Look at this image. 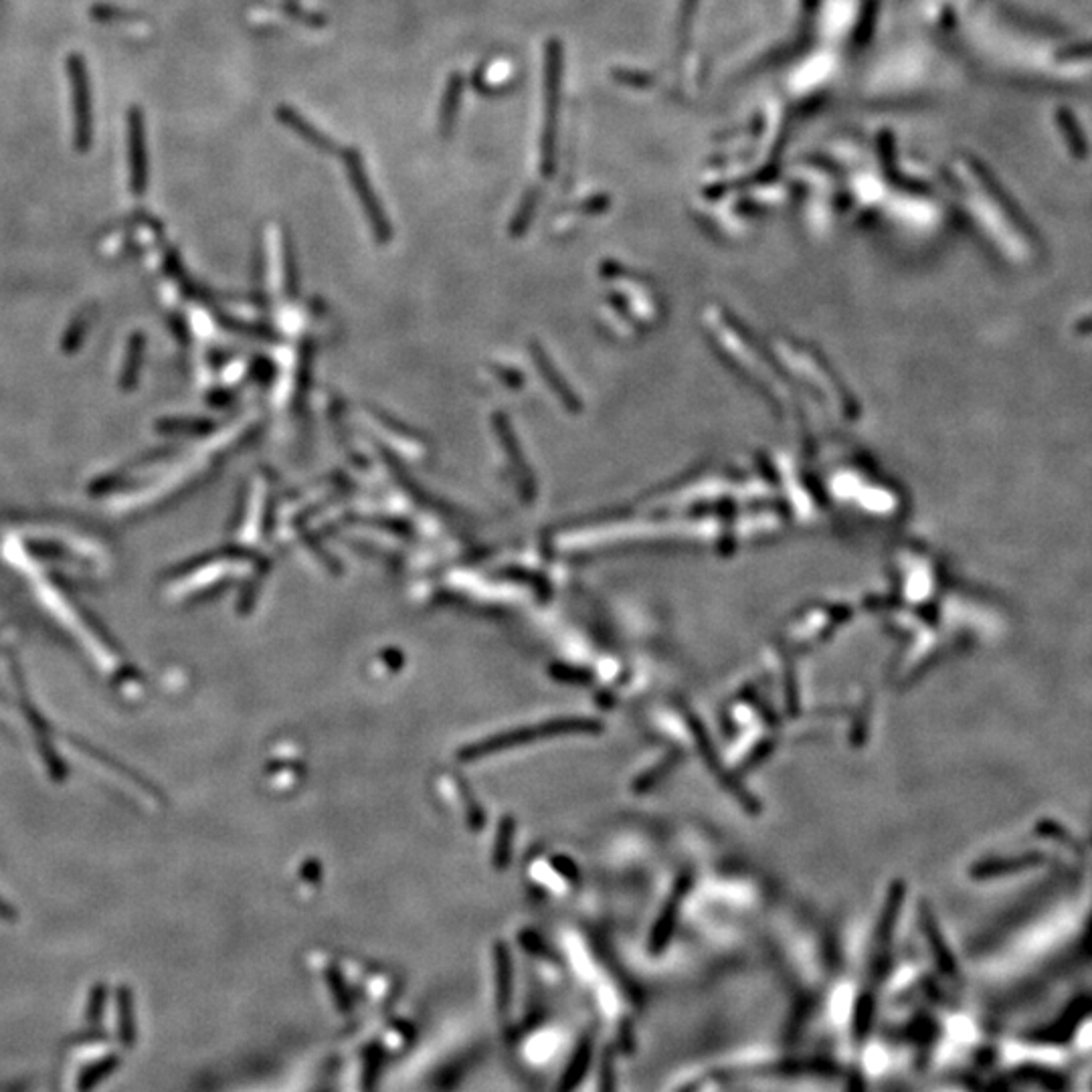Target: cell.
Returning a JSON list of instances; mask_svg holds the SVG:
<instances>
[{
	"label": "cell",
	"mask_w": 1092,
	"mask_h": 1092,
	"mask_svg": "<svg viewBox=\"0 0 1092 1092\" xmlns=\"http://www.w3.org/2000/svg\"><path fill=\"white\" fill-rule=\"evenodd\" d=\"M563 80V45L558 39L544 43V120L540 136V170L549 179L556 166V130Z\"/></svg>",
	"instance_id": "6da1fadb"
},
{
	"label": "cell",
	"mask_w": 1092,
	"mask_h": 1092,
	"mask_svg": "<svg viewBox=\"0 0 1092 1092\" xmlns=\"http://www.w3.org/2000/svg\"><path fill=\"white\" fill-rule=\"evenodd\" d=\"M340 156H342V162H345V168H347L348 182L352 186L358 202H361L363 213H365L367 221L374 233V237L379 239V243L391 241L393 227H391V221L386 218L383 202L379 200L377 191H374V186L368 179L363 154L358 152L356 148H345L340 152Z\"/></svg>",
	"instance_id": "7a4b0ae2"
},
{
	"label": "cell",
	"mask_w": 1092,
	"mask_h": 1092,
	"mask_svg": "<svg viewBox=\"0 0 1092 1092\" xmlns=\"http://www.w3.org/2000/svg\"><path fill=\"white\" fill-rule=\"evenodd\" d=\"M67 73L71 82L73 96V123H75V146L77 150H87L91 144V91L89 73L85 59L82 55H69Z\"/></svg>",
	"instance_id": "3957f363"
},
{
	"label": "cell",
	"mask_w": 1092,
	"mask_h": 1092,
	"mask_svg": "<svg viewBox=\"0 0 1092 1092\" xmlns=\"http://www.w3.org/2000/svg\"><path fill=\"white\" fill-rule=\"evenodd\" d=\"M273 116L275 120L286 126L290 132H293L298 136L302 142H306L308 146H311L314 150L322 152V154H340V146L334 142V140L324 134L318 126H314L300 109H295L290 104H279L273 109Z\"/></svg>",
	"instance_id": "277c9868"
},
{
	"label": "cell",
	"mask_w": 1092,
	"mask_h": 1092,
	"mask_svg": "<svg viewBox=\"0 0 1092 1092\" xmlns=\"http://www.w3.org/2000/svg\"><path fill=\"white\" fill-rule=\"evenodd\" d=\"M128 152L132 170V189L142 193L148 186V148H146V126L140 107H132L128 112Z\"/></svg>",
	"instance_id": "5b68a950"
},
{
	"label": "cell",
	"mask_w": 1092,
	"mask_h": 1092,
	"mask_svg": "<svg viewBox=\"0 0 1092 1092\" xmlns=\"http://www.w3.org/2000/svg\"><path fill=\"white\" fill-rule=\"evenodd\" d=\"M463 89H465L463 73L451 71L447 77L445 89H443V98H442V105H440V120H437V126H440V134L443 138H449L456 130L460 109H461V100H463Z\"/></svg>",
	"instance_id": "8992f818"
},
{
	"label": "cell",
	"mask_w": 1092,
	"mask_h": 1092,
	"mask_svg": "<svg viewBox=\"0 0 1092 1092\" xmlns=\"http://www.w3.org/2000/svg\"><path fill=\"white\" fill-rule=\"evenodd\" d=\"M538 200H540V189H538V186H533V189L526 191V195L522 197L517 213H514L512 221H510V235H512V237L524 235L528 225H530V221H533L535 211H537V207H538Z\"/></svg>",
	"instance_id": "52a82bcc"
},
{
	"label": "cell",
	"mask_w": 1092,
	"mask_h": 1092,
	"mask_svg": "<svg viewBox=\"0 0 1092 1092\" xmlns=\"http://www.w3.org/2000/svg\"><path fill=\"white\" fill-rule=\"evenodd\" d=\"M279 9H282V12L286 14L288 19H292V21H295V23H300V25H304V27L322 28V27L328 25L326 14L306 10V9L300 7V3H284Z\"/></svg>",
	"instance_id": "ba28073f"
},
{
	"label": "cell",
	"mask_w": 1092,
	"mask_h": 1092,
	"mask_svg": "<svg viewBox=\"0 0 1092 1092\" xmlns=\"http://www.w3.org/2000/svg\"><path fill=\"white\" fill-rule=\"evenodd\" d=\"M0 918H3V920H14V918H17V911H14L3 896H0Z\"/></svg>",
	"instance_id": "9c48e42d"
},
{
	"label": "cell",
	"mask_w": 1092,
	"mask_h": 1092,
	"mask_svg": "<svg viewBox=\"0 0 1092 1092\" xmlns=\"http://www.w3.org/2000/svg\"><path fill=\"white\" fill-rule=\"evenodd\" d=\"M1079 328H1081V332H1086V334H1090V332H1092V316H1090V318H1086V320H1083Z\"/></svg>",
	"instance_id": "30bf717a"
},
{
	"label": "cell",
	"mask_w": 1092,
	"mask_h": 1092,
	"mask_svg": "<svg viewBox=\"0 0 1092 1092\" xmlns=\"http://www.w3.org/2000/svg\"><path fill=\"white\" fill-rule=\"evenodd\" d=\"M286 3H300V0H286Z\"/></svg>",
	"instance_id": "8fae6325"
}]
</instances>
